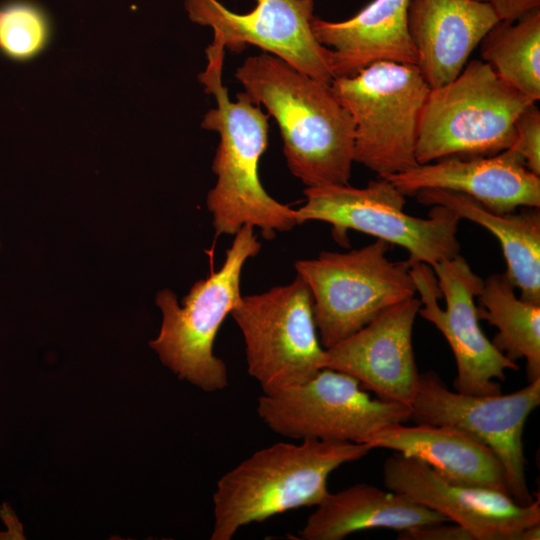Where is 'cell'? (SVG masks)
<instances>
[{
    "instance_id": "8992f818",
    "label": "cell",
    "mask_w": 540,
    "mask_h": 540,
    "mask_svg": "<svg viewBox=\"0 0 540 540\" xmlns=\"http://www.w3.org/2000/svg\"><path fill=\"white\" fill-rule=\"evenodd\" d=\"M330 85L354 123V162L383 178L419 165L418 123L430 87L415 65L375 62Z\"/></svg>"
},
{
    "instance_id": "9a60e30c",
    "label": "cell",
    "mask_w": 540,
    "mask_h": 540,
    "mask_svg": "<svg viewBox=\"0 0 540 540\" xmlns=\"http://www.w3.org/2000/svg\"><path fill=\"white\" fill-rule=\"evenodd\" d=\"M420 307L414 296L386 309L325 349L322 367L352 376L383 401L410 407L419 380L412 331Z\"/></svg>"
},
{
    "instance_id": "e0dca14e",
    "label": "cell",
    "mask_w": 540,
    "mask_h": 540,
    "mask_svg": "<svg viewBox=\"0 0 540 540\" xmlns=\"http://www.w3.org/2000/svg\"><path fill=\"white\" fill-rule=\"evenodd\" d=\"M499 21L491 5L475 0H410L408 31L416 67L428 86L454 80Z\"/></svg>"
},
{
    "instance_id": "484cf974",
    "label": "cell",
    "mask_w": 540,
    "mask_h": 540,
    "mask_svg": "<svg viewBox=\"0 0 540 540\" xmlns=\"http://www.w3.org/2000/svg\"><path fill=\"white\" fill-rule=\"evenodd\" d=\"M399 540H474L472 534L464 527L444 525V523L420 526L399 531Z\"/></svg>"
},
{
    "instance_id": "30bf717a",
    "label": "cell",
    "mask_w": 540,
    "mask_h": 540,
    "mask_svg": "<svg viewBox=\"0 0 540 540\" xmlns=\"http://www.w3.org/2000/svg\"><path fill=\"white\" fill-rule=\"evenodd\" d=\"M257 413L283 437L363 444L381 429L410 420V407L372 398L355 378L329 368L302 384L262 394Z\"/></svg>"
},
{
    "instance_id": "277c9868",
    "label": "cell",
    "mask_w": 540,
    "mask_h": 540,
    "mask_svg": "<svg viewBox=\"0 0 540 540\" xmlns=\"http://www.w3.org/2000/svg\"><path fill=\"white\" fill-rule=\"evenodd\" d=\"M532 103L487 63L471 60L454 80L430 88L418 123L417 163L492 156L510 148L514 123Z\"/></svg>"
},
{
    "instance_id": "ac0fdd59",
    "label": "cell",
    "mask_w": 540,
    "mask_h": 540,
    "mask_svg": "<svg viewBox=\"0 0 540 540\" xmlns=\"http://www.w3.org/2000/svg\"><path fill=\"white\" fill-rule=\"evenodd\" d=\"M410 0H372L343 21L313 17L316 39L331 50L335 77L351 76L380 61L416 66V51L408 31Z\"/></svg>"
},
{
    "instance_id": "5bb4252c",
    "label": "cell",
    "mask_w": 540,
    "mask_h": 540,
    "mask_svg": "<svg viewBox=\"0 0 540 540\" xmlns=\"http://www.w3.org/2000/svg\"><path fill=\"white\" fill-rule=\"evenodd\" d=\"M383 483L464 527L474 540H524L525 530L540 524L539 498L520 505L504 492L451 482L425 462L400 453L385 460Z\"/></svg>"
},
{
    "instance_id": "cb8c5ba5",
    "label": "cell",
    "mask_w": 540,
    "mask_h": 540,
    "mask_svg": "<svg viewBox=\"0 0 540 540\" xmlns=\"http://www.w3.org/2000/svg\"><path fill=\"white\" fill-rule=\"evenodd\" d=\"M51 35L47 14L28 0L0 7V52L13 61H28L41 53Z\"/></svg>"
},
{
    "instance_id": "d4e9b609",
    "label": "cell",
    "mask_w": 540,
    "mask_h": 540,
    "mask_svg": "<svg viewBox=\"0 0 540 540\" xmlns=\"http://www.w3.org/2000/svg\"><path fill=\"white\" fill-rule=\"evenodd\" d=\"M514 132L515 138L510 148L522 157L529 171L540 176V111L535 103L517 117Z\"/></svg>"
},
{
    "instance_id": "52a82bcc",
    "label": "cell",
    "mask_w": 540,
    "mask_h": 540,
    "mask_svg": "<svg viewBox=\"0 0 540 540\" xmlns=\"http://www.w3.org/2000/svg\"><path fill=\"white\" fill-rule=\"evenodd\" d=\"M304 195L305 204L295 210L298 224L327 222L341 243L350 229L364 232L405 248L410 265L425 263L431 268L459 254L461 218L441 205H433L428 218L405 213V195L386 178L372 180L363 188L348 184L306 187Z\"/></svg>"
},
{
    "instance_id": "7c38bea8",
    "label": "cell",
    "mask_w": 540,
    "mask_h": 540,
    "mask_svg": "<svg viewBox=\"0 0 540 540\" xmlns=\"http://www.w3.org/2000/svg\"><path fill=\"white\" fill-rule=\"evenodd\" d=\"M540 404V378L509 394L472 395L451 391L434 371L419 374L410 406L416 424L458 428L488 446L500 460L509 495L520 505L534 499L525 476L523 429Z\"/></svg>"
},
{
    "instance_id": "44dd1931",
    "label": "cell",
    "mask_w": 540,
    "mask_h": 540,
    "mask_svg": "<svg viewBox=\"0 0 540 540\" xmlns=\"http://www.w3.org/2000/svg\"><path fill=\"white\" fill-rule=\"evenodd\" d=\"M414 196L421 204L447 207L461 219L475 222L493 233L507 263L505 275L520 290V298L540 303L539 208L495 213L465 194L439 188L423 189Z\"/></svg>"
},
{
    "instance_id": "5b68a950",
    "label": "cell",
    "mask_w": 540,
    "mask_h": 540,
    "mask_svg": "<svg viewBox=\"0 0 540 540\" xmlns=\"http://www.w3.org/2000/svg\"><path fill=\"white\" fill-rule=\"evenodd\" d=\"M260 249L253 226L243 225L227 249L223 265L191 287L182 307L169 289L156 295L162 325L150 347L180 379L205 392L228 385L226 365L214 355L213 345L220 326L242 296V268Z\"/></svg>"
},
{
    "instance_id": "7a4b0ae2",
    "label": "cell",
    "mask_w": 540,
    "mask_h": 540,
    "mask_svg": "<svg viewBox=\"0 0 540 540\" xmlns=\"http://www.w3.org/2000/svg\"><path fill=\"white\" fill-rule=\"evenodd\" d=\"M224 46L212 41L206 49L207 65L198 75L215 107L203 117L201 126L219 135L212 162L217 177L206 204L218 235H235L243 225L258 227L265 239L276 232L293 229L296 211L276 201L263 188L258 164L268 144L269 115L244 92L230 99L223 85Z\"/></svg>"
},
{
    "instance_id": "603a6c76",
    "label": "cell",
    "mask_w": 540,
    "mask_h": 540,
    "mask_svg": "<svg viewBox=\"0 0 540 540\" xmlns=\"http://www.w3.org/2000/svg\"><path fill=\"white\" fill-rule=\"evenodd\" d=\"M479 45L482 61L505 83L540 99V7L513 22L500 20Z\"/></svg>"
},
{
    "instance_id": "4316f807",
    "label": "cell",
    "mask_w": 540,
    "mask_h": 540,
    "mask_svg": "<svg viewBox=\"0 0 540 540\" xmlns=\"http://www.w3.org/2000/svg\"><path fill=\"white\" fill-rule=\"evenodd\" d=\"M489 4L498 18L513 22L532 9L540 7V0H475Z\"/></svg>"
},
{
    "instance_id": "3957f363",
    "label": "cell",
    "mask_w": 540,
    "mask_h": 540,
    "mask_svg": "<svg viewBox=\"0 0 540 540\" xmlns=\"http://www.w3.org/2000/svg\"><path fill=\"white\" fill-rule=\"evenodd\" d=\"M371 450L363 443L313 439L257 450L218 480L211 539L231 540L242 526L317 506L329 493L330 474Z\"/></svg>"
},
{
    "instance_id": "2e32d148",
    "label": "cell",
    "mask_w": 540,
    "mask_h": 540,
    "mask_svg": "<svg viewBox=\"0 0 540 540\" xmlns=\"http://www.w3.org/2000/svg\"><path fill=\"white\" fill-rule=\"evenodd\" d=\"M386 179L405 196L439 188L465 194L495 213L540 206V176L511 148L492 156H448Z\"/></svg>"
},
{
    "instance_id": "6da1fadb",
    "label": "cell",
    "mask_w": 540,
    "mask_h": 540,
    "mask_svg": "<svg viewBox=\"0 0 540 540\" xmlns=\"http://www.w3.org/2000/svg\"><path fill=\"white\" fill-rule=\"evenodd\" d=\"M235 77L243 92L277 122L295 177L306 187L348 184L355 127L330 84L266 52L246 58Z\"/></svg>"
},
{
    "instance_id": "9c48e42d",
    "label": "cell",
    "mask_w": 540,
    "mask_h": 540,
    "mask_svg": "<svg viewBox=\"0 0 540 540\" xmlns=\"http://www.w3.org/2000/svg\"><path fill=\"white\" fill-rule=\"evenodd\" d=\"M230 314L243 334L248 373L263 394L302 384L323 369L313 298L300 276L264 293L242 295Z\"/></svg>"
},
{
    "instance_id": "7402d4cb",
    "label": "cell",
    "mask_w": 540,
    "mask_h": 540,
    "mask_svg": "<svg viewBox=\"0 0 540 540\" xmlns=\"http://www.w3.org/2000/svg\"><path fill=\"white\" fill-rule=\"evenodd\" d=\"M505 273L483 280L479 319L498 328L491 341L512 361L524 358L528 382L540 378V303L523 300Z\"/></svg>"
},
{
    "instance_id": "d6986e66",
    "label": "cell",
    "mask_w": 540,
    "mask_h": 540,
    "mask_svg": "<svg viewBox=\"0 0 540 540\" xmlns=\"http://www.w3.org/2000/svg\"><path fill=\"white\" fill-rule=\"evenodd\" d=\"M367 444L372 449L384 448L417 458L451 482L509 495L497 455L458 428L397 423L375 433Z\"/></svg>"
},
{
    "instance_id": "4fadbf2b",
    "label": "cell",
    "mask_w": 540,
    "mask_h": 540,
    "mask_svg": "<svg viewBox=\"0 0 540 540\" xmlns=\"http://www.w3.org/2000/svg\"><path fill=\"white\" fill-rule=\"evenodd\" d=\"M189 19L213 31V41L232 52L254 45L298 71L331 84V50L315 37L314 0H256L249 12L236 13L219 0H184Z\"/></svg>"
},
{
    "instance_id": "ba28073f",
    "label": "cell",
    "mask_w": 540,
    "mask_h": 540,
    "mask_svg": "<svg viewBox=\"0 0 540 540\" xmlns=\"http://www.w3.org/2000/svg\"><path fill=\"white\" fill-rule=\"evenodd\" d=\"M390 246L377 239L357 250L322 252L317 258L294 263L312 294L314 320L324 349L415 296L411 265L407 260L390 261L386 256Z\"/></svg>"
},
{
    "instance_id": "8fae6325",
    "label": "cell",
    "mask_w": 540,
    "mask_h": 540,
    "mask_svg": "<svg viewBox=\"0 0 540 540\" xmlns=\"http://www.w3.org/2000/svg\"><path fill=\"white\" fill-rule=\"evenodd\" d=\"M420 294L418 314L433 323L444 335L454 354L457 376L455 391L472 395H496L506 370L518 364L507 358L483 333L475 298L483 280L459 254L434 267L425 263L410 266Z\"/></svg>"
},
{
    "instance_id": "ffe728a7",
    "label": "cell",
    "mask_w": 540,
    "mask_h": 540,
    "mask_svg": "<svg viewBox=\"0 0 540 540\" xmlns=\"http://www.w3.org/2000/svg\"><path fill=\"white\" fill-rule=\"evenodd\" d=\"M447 521L443 514L399 493L358 483L336 493L329 492L308 517L300 538L342 540L367 529L402 531Z\"/></svg>"
}]
</instances>
